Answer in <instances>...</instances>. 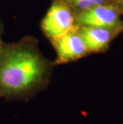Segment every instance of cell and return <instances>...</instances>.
<instances>
[{
  "label": "cell",
  "mask_w": 123,
  "mask_h": 124,
  "mask_svg": "<svg viewBox=\"0 0 123 124\" xmlns=\"http://www.w3.org/2000/svg\"><path fill=\"white\" fill-rule=\"evenodd\" d=\"M54 66L32 37L3 43L0 50V98L7 101L31 99L49 85Z\"/></svg>",
  "instance_id": "1"
},
{
  "label": "cell",
  "mask_w": 123,
  "mask_h": 124,
  "mask_svg": "<svg viewBox=\"0 0 123 124\" xmlns=\"http://www.w3.org/2000/svg\"><path fill=\"white\" fill-rule=\"evenodd\" d=\"M89 54L106 51L110 42L122 32L118 29L96 27H78Z\"/></svg>",
  "instance_id": "5"
},
{
  "label": "cell",
  "mask_w": 123,
  "mask_h": 124,
  "mask_svg": "<svg viewBox=\"0 0 123 124\" xmlns=\"http://www.w3.org/2000/svg\"><path fill=\"white\" fill-rule=\"evenodd\" d=\"M75 15V11L64 0H52L41 23L42 31L51 41L56 39L78 27Z\"/></svg>",
  "instance_id": "2"
},
{
  "label": "cell",
  "mask_w": 123,
  "mask_h": 124,
  "mask_svg": "<svg viewBox=\"0 0 123 124\" xmlns=\"http://www.w3.org/2000/svg\"><path fill=\"white\" fill-rule=\"evenodd\" d=\"M67 2L75 13L88 10L101 4H115L114 0H64Z\"/></svg>",
  "instance_id": "6"
},
{
  "label": "cell",
  "mask_w": 123,
  "mask_h": 124,
  "mask_svg": "<svg viewBox=\"0 0 123 124\" xmlns=\"http://www.w3.org/2000/svg\"><path fill=\"white\" fill-rule=\"evenodd\" d=\"M51 42L56 52L54 65L66 64L77 61L89 54L78 27Z\"/></svg>",
  "instance_id": "4"
},
{
  "label": "cell",
  "mask_w": 123,
  "mask_h": 124,
  "mask_svg": "<svg viewBox=\"0 0 123 124\" xmlns=\"http://www.w3.org/2000/svg\"><path fill=\"white\" fill-rule=\"evenodd\" d=\"M2 25L1 23V21H0V50L2 48V44H3V43H2Z\"/></svg>",
  "instance_id": "8"
},
{
  "label": "cell",
  "mask_w": 123,
  "mask_h": 124,
  "mask_svg": "<svg viewBox=\"0 0 123 124\" xmlns=\"http://www.w3.org/2000/svg\"><path fill=\"white\" fill-rule=\"evenodd\" d=\"M122 12L115 4H101L76 13L77 27H96L118 29L123 31Z\"/></svg>",
  "instance_id": "3"
},
{
  "label": "cell",
  "mask_w": 123,
  "mask_h": 124,
  "mask_svg": "<svg viewBox=\"0 0 123 124\" xmlns=\"http://www.w3.org/2000/svg\"><path fill=\"white\" fill-rule=\"evenodd\" d=\"M115 5L121 10V11L123 14V0H114Z\"/></svg>",
  "instance_id": "7"
}]
</instances>
